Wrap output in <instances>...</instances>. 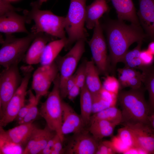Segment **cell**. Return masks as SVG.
Wrapping results in <instances>:
<instances>
[{
    "label": "cell",
    "instance_id": "1",
    "mask_svg": "<svg viewBox=\"0 0 154 154\" xmlns=\"http://www.w3.org/2000/svg\"><path fill=\"white\" fill-rule=\"evenodd\" d=\"M102 25L106 34L109 59L114 71L129 47L135 42L143 41L146 36L140 25H127L118 19L108 20Z\"/></svg>",
    "mask_w": 154,
    "mask_h": 154
},
{
    "label": "cell",
    "instance_id": "2",
    "mask_svg": "<svg viewBox=\"0 0 154 154\" xmlns=\"http://www.w3.org/2000/svg\"><path fill=\"white\" fill-rule=\"evenodd\" d=\"M118 100L120 106L123 125L137 123L149 124L151 110L142 87L119 91Z\"/></svg>",
    "mask_w": 154,
    "mask_h": 154
},
{
    "label": "cell",
    "instance_id": "3",
    "mask_svg": "<svg viewBox=\"0 0 154 154\" xmlns=\"http://www.w3.org/2000/svg\"><path fill=\"white\" fill-rule=\"evenodd\" d=\"M30 11H24L27 23L32 20L35 24L31 29V32L35 34L43 33L59 39L67 38L65 27V17L57 15L48 10H41L31 4Z\"/></svg>",
    "mask_w": 154,
    "mask_h": 154
},
{
    "label": "cell",
    "instance_id": "4",
    "mask_svg": "<svg viewBox=\"0 0 154 154\" xmlns=\"http://www.w3.org/2000/svg\"><path fill=\"white\" fill-rule=\"evenodd\" d=\"M53 83L52 91L46 100L41 104L39 114L45 120L48 127L55 131L63 142L64 135L61 130L62 101L60 93L59 74Z\"/></svg>",
    "mask_w": 154,
    "mask_h": 154
},
{
    "label": "cell",
    "instance_id": "5",
    "mask_svg": "<svg viewBox=\"0 0 154 154\" xmlns=\"http://www.w3.org/2000/svg\"><path fill=\"white\" fill-rule=\"evenodd\" d=\"M87 0H70L67 14L65 17V29L68 35L64 47L67 50L75 42L86 40L88 34L84 28Z\"/></svg>",
    "mask_w": 154,
    "mask_h": 154
},
{
    "label": "cell",
    "instance_id": "6",
    "mask_svg": "<svg viewBox=\"0 0 154 154\" xmlns=\"http://www.w3.org/2000/svg\"><path fill=\"white\" fill-rule=\"evenodd\" d=\"M36 34L31 32L25 37L17 38L11 34H6L1 42L0 64L4 68L18 64L25 54Z\"/></svg>",
    "mask_w": 154,
    "mask_h": 154
},
{
    "label": "cell",
    "instance_id": "7",
    "mask_svg": "<svg viewBox=\"0 0 154 154\" xmlns=\"http://www.w3.org/2000/svg\"><path fill=\"white\" fill-rule=\"evenodd\" d=\"M85 40H80L64 55H58L55 61L59 71L60 76V90L62 98L67 97L66 91L67 82L72 76L85 51Z\"/></svg>",
    "mask_w": 154,
    "mask_h": 154
},
{
    "label": "cell",
    "instance_id": "8",
    "mask_svg": "<svg viewBox=\"0 0 154 154\" xmlns=\"http://www.w3.org/2000/svg\"><path fill=\"white\" fill-rule=\"evenodd\" d=\"M23 77L16 92L8 103L5 110L1 115L0 126H5L14 120L21 109L25 105V96L29 81L33 69L32 65L21 68Z\"/></svg>",
    "mask_w": 154,
    "mask_h": 154
},
{
    "label": "cell",
    "instance_id": "9",
    "mask_svg": "<svg viewBox=\"0 0 154 154\" xmlns=\"http://www.w3.org/2000/svg\"><path fill=\"white\" fill-rule=\"evenodd\" d=\"M94 29L92 37L88 42L92 60L100 74L106 76L108 75L111 66L103 29L99 21L97 22Z\"/></svg>",
    "mask_w": 154,
    "mask_h": 154
},
{
    "label": "cell",
    "instance_id": "10",
    "mask_svg": "<svg viewBox=\"0 0 154 154\" xmlns=\"http://www.w3.org/2000/svg\"><path fill=\"white\" fill-rule=\"evenodd\" d=\"M18 64L5 68L0 74V107L1 115L21 82Z\"/></svg>",
    "mask_w": 154,
    "mask_h": 154
},
{
    "label": "cell",
    "instance_id": "11",
    "mask_svg": "<svg viewBox=\"0 0 154 154\" xmlns=\"http://www.w3.org/2000/svg\"><path fill=\"white\" fill-rule=\"evenodd\" d=\"M59 74L55 61L49 65H41L35 71L33 75L32 89L37 101L39 102L42 97L47 94L51 84Z\"/></svg>",
    "mask_w": 154,
    "mask_h": 154
},
{
    "label": "cell",
    "instance_id": "12",
    "mask_svg": "<svg viewBox=\"0 0 154 154\" xmlns=\"http://www.w3.org/2000/svg\"><path fill=\"white\" fill-rule=\"evenodd\" d=\"M130 131L134 147L146 154H154V131L149 124L137 123L123 125Z\"/></svg>",
    "mask_w": 154,
    "mask_h": 154
},
{
    "label": "cell",
    "instance_id": "13",
    "mask_svg": "<svg viewBox=\"0 0 154 154\" xmlns=\"http://www.w3.org/2000/svg\"><path fill=\"white\" fill-rule=\"evenodd\" d=\"M74 135L68 145L66 153L96 154L99 144L98 140L82 131Z\"/></svg>",
    "mask_w": 154,
    "mask_h": 154
},
{
    "label": "cell",
    "instance_id": "14",
    "mask_svg": "<svg viewBox=\"0 0 154 154\" xmlns=\"http://www.w3.org/2000/svg\"><path fill=\"white\" fill-rule=\"evenodd\" d=\"M33 123L19 124L7 131L0 126V141L19 146L26 145L36 127Z\"/></svg>",
    "mask_w": 154,
    "mask_h": 154
},
{
    "label": "cell",
    "instance_id": "15",
    "mask_svg": "<svg viewBox=\"0 0 154 154\" xmlns=\"http://www.w3.org/2000/svg\"><path fill=\"white\" fill-rule=\"evenodd\" d=\"M137 15L147 38L154 41V0H139Z\"/></svg>",
    "mask_w": 154,
    "mask_h": 154
},
{
    "label": "cell",
    "instance_id": "16",
    "mask_svg": "<svg viewBox=\"0 0 154 154\" xmlns=\"http://www.w3.org/2000/svg\"><path fill=\"white\" fill-rule=\"evenodd\" d=\"M11 11L0 15V32L5 34L22 33L28 34L30 33L27 29L26 16Z\"/></svg>",
    "mask_w": 154,
    "mask_h": 154
},
{
    "label": "cell",
    "instance_id": "17",
    "mask_svg": "<svg viewBox=\"0 0 154 154\" xmlns=\"http://www.w3.org/2000/svg\"><path fill=\"white\" fill-rule=\"evenodd\" d=\"M62 122L61 130L62 134H74L82 131L85 125L80 115H78L68 103L62 102Z\"/></svg>",
    "mask_w": 154,
    "mask_h": 154
},
{
    "label": "cell",
    "instance_id": "18",
    "mask_svg": "<svg viewBox=\"0 0 154 154\" xmlns=\"http://www.w3.org/2000/svg\"><path fill=\"white\" fill-rule=\"evenodd\" d=\"M35 36L25 56L26 63L32 65L39 63L41 57L46 45L53 40V37L43 33L35 34Z\"/></svg>",
    "mask_w": 154,
    "mask_h": 154
},
{
    "label": "cell",
    "instance_id": "19",
    "mask_svg": "<svg viewBox=\"0 0 154 154\" xmlns=\"http://www.w3.org/2000/svg\"><path fill=\"white\" fill-rule=\"evenodd\" d=\"M107 0L112 3L118 19L128 21L131 23L140 25L132 0Z\"/></svg>",
    "mask_w": 154,
    "mask_h": 154
},
{
    "label": "cell",
    "instance_id": "20",
    "mask_svg": "<svg viewBox=\"0 0 154 154\" xmlns=\"http://www.w3.org/2000/svg\"><path fill=\"white\" fill-rule=\"evenodd\" d=\"M109 10L106 0H95L90 5L86 6L85 24L87 28L94 29L99 19Z\"/></svg>",
    "mask_w": 154,
    "mask_h": 154
},
{
    "label": "cell",
    "instance_id": "21",
    "mask_svg": "<svg viewBox=\"0 0 154 154\" xmlns=\"http://www.w3.org/2000/svg\"><path fill=\"white\" fill-rule=\"evenodd\" d=\"M99 74L92 60L86 61L85 85L92 94H99L102 88Z\"/></svg>",
    "mask_w": 154,
    "mask_h": 154
},
{
    "label": "cell",
    "instance_id": "22",
    "mask_svg": "<svg viewBox=\"0 0 154 154\" xmlns=\"http://www.w3.org/2000/svg\"><path fill=\"white\" fill-rule=\"evenodd\" d=\"M67 38L52 40L45 46L42 54L40 62L41 65L50 64L54 62L62 49L66 43Z\"/></svg>",
    "mask_w": 154,
    "mask_h": 154
},
{
    "label": "cell",
    "instance_id": "23",
    "mask_svg": "<svg viewBox=\"0 0 154 154\" xmlns=\"http://www.w3.org/2000/svg\"><path fill=\"white\" fill-rule=\"evenodd\" d=\"M90 124L89 131L98 141L111 136L115 127L118 125L110 121L102 119L95 120Z\"/></svg>",
    "mask_w": 154,
    "mask_h": 154
},
{
    "label": "cell",
    "instance_id": "24",
    "mask_svg": "<svg viewBox=\"0 0 154 154\" xmlns=\"http://www.w3.org/2000/svg\"><path fill=\"white\" fill-rule=\"evenodd\" d=\"M80 104V115L86 125L90 123L92 110V94L86 85L81 89Z\"/></svg>",
    "mask_w": 154,
    "mask_h": 154
},
{
    "label": "cell",
    "instance_id": "25",
    "mask_svg": "<svg viewBox=\"0 0 154 154\" xmlns=\"http://www.w3.org/2000/svg\"><path fill=\"white\" fill-rule=\"evenodd\" d=\"M142 82L149 94L148 104L151 110H154V64L141 70Z\"/></svg>",
    "mask_w": 154,
    "mask_h": 154
},
{
    "label": "cell",
    "instance_id": "26",
    "mask_svg": "<svg viewBox=\"0 0 154 154\" xmlns=\"http://www.w3.org/2000/svg\"><path fill=\"white\" fill-rule=\"evenodd\" d=\"M122 119L121 110L116 106H114L93 114L91 116L90 123L96 120L102 119L110 121L118 125L121 123Z\"/></svg>",
    "mask_w": 154,
    "mask_h": 154
},
{
    "label": "cell",
    "instance_id": "27",
    "mask_svg": "<svg viewBox=\"0 0 154 154\" xmlns=\"http://www.w3.org/2000/svg\"><path fill=\"white\" fill-rule=\"evenodd\" d=\"M142 41L137 42L136 46L132 50H128L123 57L121 62L125 67L141 70L143 67L140 57Z\"/></svg>",
    "mask_w": 154,
    "mask_h": 154
},
{
    "label": "cell",
    "instance_id": "28",
    "mask_svg": "<svg viewBox=\"0 0 154 154\" xmlns=\"http://www.w3.org/2000/svg\"><path fill=\"white\" fill-rule=\"evenodd\" d=\"M27 93L29 96L28 102L30 104V108L26 116L18 123L19 124L33 122L39 113L37 107L39 102L36 100L35 94L31 90H29Z\"/></svg>",
    "mask_w": 154,
    "mask_h": 154
},
{
    "label": "cell",
    "instance_id": "29",
    "mask_svg": "<svg viewBox=\"0 0 154 154\" xmlns=\"http://www.w3.org/2000/svg\"><path fill=\"white\" fill-rule=\"evenodd\" d=\"M44 129L42 135L35 146L29 151L28 154H41L49 140L56 133L47 125Z\"/></svg>",
    "mask_w": 154,
    "mask_h": 154
},
{
    "label": "cell",
    "instance_id": "30",
    "mask_svg": "<svg viewBox=\"0 0 154 154\" xmlns=\"http://www.w3.org/2000/svg\"><path fill=\"white\" fill-rule=\"evenodd\" d=\"M117 71L120 89L127 87L128 82L133 78L142 75L141 72L136 69L125 66L118 68Z\"/></svg>",
    "mask_w": 154,
    "mask_h": 154
},
{
    "label": "cell",
    "instance_id": "31",
    "mask_svg": "<svg viewBox=\"0 0 154 154\" xmlns=\"http://www.w3.org/2000/svg\"><path fill=\"white\" fill-rule=\"evenodd\" d=\"M102 88L106 90L118 95L120 89L118 79L113 76H106L103 82Z\"/></svg>",
    "mask_w": 154,
    "mask_h": 154
},
{
    "label": "cell",
    "instance_id": "32",
    "mask_svg": "<svg viewBox=\"0 0 154 154\" xmlns=\"http://www.w3.org/2000/svg\"><path fill=\"white\" fill-rule=\"evenodd\" d=\"M44 130V129L35 127L23 149L22 154H28L29 151L35 146L42 135Z\"/></svg>",
    "mask_w": 154,
    "mask_h": 154
},
{
    "label": "cell",
    "instance_id": "33",
    "mask_svg": "<svg viewBox=\"0 0 154 154\" xmlns=\"http://www.w3.org/2000/svg\"><path fill=\"white\" fill-rule=\"evenodd\" d=\"M92 114H93L99 112L108 108L112 106L110 104L102 98L100 94V93L97 94H92Z\"/></svg>",
    "mask_w": 154,
    "mask_h": 154
},
{
    "label": "cell",
    "instance_id": "34",
    "mask_svg": "<svg viewBox=\"0 0 154 154\" xmlns=\"http://www.w3.org/2000/svg\"><path fill=\"white\" fill-rule=\"evenodd\" d=\"M118 130L117 136L129 148L134 147L133 137L129 129L125 126Z\"/></svg>",
    "mask_w": 154,
    "mask_h": 154
},
{
    "label": "cell",
    "instance_id": "35",
    "mask_svg": "<svg viewBox=\"0 0 154 154\" xmlns=\"http://www.w3.org/2000/svg\"><path fill=\"white\" fill-rule=\"evenodd\" d=\"M86 62H83L79 66L74 74L76 84L81 89L85 85Z\"/></svg>",
    "mask_w": 154,
    "mask_h": 154
},
{
    "label": "cell",
    "instance_id": "36",
    "mask_svg": "<svg viewBox=\"0 0 154 154\" xmlns=\"http://www.w3.org/2000/svg\"><path fill=\"white\" fill-rule=\"evenodd\" d=\"M100 94L104 100L108 102L111 106H115L118 99V95L104 89L103 88Z\"/></svg>",
    "mask_w": 154,
    "mask_h": 154
},
{
    "label": "cell",
    "instance_id": "37",
    "mask_svg": "<svg viewBox=\"0 0 154 154\" xmlns=\"http://www.w3.org/2000/svg\"><path fill=\"white\" fill-rule=\"evenodd\" d=\"M140 57L143 67L151 65L154 61V55L151 54L147 49L141 50Z\"/></svg>",
    "mask_w": 154,
    "mask_h": 154
},
{
    "label": "cell",
    "instance_id": "38",
    "mask_svg": "<svg viewBox=\"0 0 154 154\" xmlns=\"http://www.w3.org/2000/svg\"><path fill=\"white\" fill-rule=\"evenodd\" d=\"M116 153L110 141H106L99 143L96 154H113Z\"/></svg>",
    "mask_w": 154,
    "mask_h": 154
},
{
    "label": "cell",
    "instance_id": "39",
    "mask_svg": "<svg viewBox=\"0 0 154 154\" xmlns=\"http://www.w3.org/2000/svg\"><path fill=\"white\" fill-rule=\"evenodd\" d=\"M21 10L13 7L8 0H0V15L10 11H19Z\"/></svg>",
    "mask_w": 154,
    "mask_h": 154
},
{
    "label": "cell",
    "instance_id": "40",
    "mask_svg": "<svg viewBox=\"0 0 154 154\" xmlns=\"http://www.w3.org/2000/svg\"><path fill=\"white\" fill-rule=\"evenodd\" d=\"M59 137L58 135L56 133L48 141L45 147L42 150L41 154H51L54 144L57 139Z\"/></svg>",
    "mask_w": 154,
    "mask_h": 154
},
{
    "label": "cell",
    "instance_id": "41",
    "mask_svg": "<svg viewBox=\"0 0 154 154\" xmlns=\"http://www.w3.org/2000/svg\"><path fill=\"white\" fill-rule=\"evenodd\" d=\"M63 142L59 137L56 141L51 154H60L65 153V151L63 148Z\"/></svg>",
    "mask_w": 154,
    "mask_h": 154
},
{
    "label": "cell",
    "instance_id": "42",
    "mask_svg": "<svg viewBox=\"0 0 154 154\" xmlns=\"http://www.w3.org/2000/svg\"><path fill=\"white\" fill-rule=\"evenodd\" d=\"M30 104L28 103L25 105L20 110L15 119L18 123L21 121L26 116L29 110Z\"/></svg>",
    "mask_w": 154,
    "mask_h": 154
},
{
    "label": "cell",
    "instance_id": "43",
    "mask_svg": "<svg viewBox=\"0 0 154 154\" xmlns=\"http://www.w3.org/2000/svg\"><path fill=\"white\" fill-rule=\"evenodd\" d=\"M81 90V88L76 84L69 91L67 97L70 100H73L80 94Z\"/></svg>",
    "mask_w": 154,
    "mask_h": 154
},
{
    "label": "cell",
    "instance_id": "44",
    "mask_svg": "<svg viewBox=\"0 0 154 154\" xmlns=\"http://www.w3.org/2000/svg\"><path fill=\"white\" fill-rule=\"evenodd\" d=\"M76 84L75 79L74 75V74L68 79L67 82L66 91L67 96L69 91Z\"/></svg>",
    "mask_w": 154,
    "mask_h": 154
},
{
    "label": "cell",
    "instance_id": "45",
    "mask_svg": "<svg viewBox=\"0 0 154 154\" xmlns=\"http://www.w3.org/2000/svg\"><path fill=\"white\" fill-rule=\"evenodd\" d=\"M48 0H38L37 1L31 3V4L39 8H40L42 4L46 2Z\"/></svg>",
    "mask_w": 154,
    "mask_h": 154
},
{
    "label": "cell",
    "instance_id": "46",
    "mask_svg": "<svg viewBox=\"0 0 154 154\" xmlns=\"http://www.w3.org/2000/svg\"><path fill=\"white\" fill-rule=\"evenodd\" d=\"M147 49L154 55V41H151L149 44Z\"/></svg>",
    "mask_w": 154,
    "mask_h": 154
},
{
    "label": "cell",
    "instance_id": "47",
    "mask_svg": "<svg viewBox=\"0 0 154 154\" xmlns=\"http://www.w3.org/2000/svg\"><path fill=\"white\" fill-rule=\"evenodd\" d=\"M149 122V124L154 131V112L150 115Z\"/></svg>",
    "mask_w": 154,
    "mask_h": 154
},
{
    "label": "cell",
    "instance_id": "48",
    "mask_svg": "<svg viewBox=\"0 0 154 154\" xmlns=\"http://www.w3.org/2000/svg\"><path fill=\"white\" fill-rule=\"evenodd\" d=\"M8 0L9 1L11 2H15V1H18L19 0Z\"/></svg>",
    "mask_w": 154,
    "mask_h": 154
}]
</instances>
